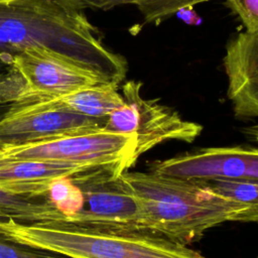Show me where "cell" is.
Returning a JSON list of instances; mask_svg holds the SVG:
<instances>
[{
  "instance_id": "cell-11",
  "label": "cell",
  "mask_w": 258,
  "mask_h": 258,
  "mask_svg": "<svg viewBox=\"0 0 258 258\" xmlns=\"http://www.w3.org/2000/svg\"><path fill=\"white\" fill-rule=\"evenodd\" d=\"M56 99L68 109L93 118H107L124 104L118 86L112 84H96Z\"/></svg>"
},
{
  "instance_id": "cell-10",
  "label": "cell",
  "mask_w": 258,
  "mask_h": 258,
  "mask_svg": "<svg viewBox=\"0 0 258 258\" xmlns=\"http://www.w3.org/2000/svg\"><path fill=\"white\" fill-rule=\"evenodd\" d=\"M223 67L235 116L258 118V30H245L230 39Z\"/></svg>"
},
{
  "instance_id": "cell-19",
  "label": "cell",
  "mask_w": 258,
  "mask_h": 258,
  "mask_svg": "<svg viewBox=\"0 0 258 258\" xmlns=\"http://www.w3.org/2000/svg\"><path fill=\"white\" fill-rule=\"evenodd\" d=\"M151 1H155V0H85L83 3V7L108 10V9H111V8H113L115 6H119V5L135 4L138 6V5L148 3Z\"/></svg>"
},
{
  "instance_id": "cell-21",
  "label": "cell",
  "mask_w": 258,
  "mask_h": 258,
  "mask_svg": "<svg viewBox=\"0 0 258 258\" xmlns=\"http://www.w3.org/2000/svg\"><path fill=\"white\" fill-rule=\"evenodd\" d=\"M243 132L250 140L258 142V124L243 129Z\"/></svg>"
},
{
  "instance_id": "cell-22",
  "label": "cell",
  "mask_w": 258,
  "mask_h": 258,
  "mask_svg": "<svg viewBox=\"0 0 258 258\" xmlns=\"http://www.w3.org/2000/svg\"><path fill=\"white\" fill-rule=\"evenodd\" d=\"M58 2H61V3H64V4H69L71 6H74L76 8H79V9H83V3L85 0H56Z\"/></svg>"
},
{
  "instance_id": "cell-14",
  "label": "cell",
  "mask_w": 258,
  "mask_h": 258,
  "mask_svg": "<svg viewBox=\"0 0 258 258\" xmlns=\"http://www.w3.org/2000/svg\"><path fill=\"white\" fill-rule=\"evenodd\" d=\"M47 196L56 210L66 218L62 222L70 220L82 207V192L70 175L52 179L48 184Z\"/></svg>"
},
{
  "instance_id": "cell-15",
  "label": "cell",
  "mask_w": 258,
  "mask_h": 258,
  "mask_svg": "<svg viewBox=\"0 0 258 258\" xmlns=\"http://www.w3.org/2000/svg\"><path fill=\"white\" fill-rule=\"evenodd\" d=\"M25 95V84L14 69L0 70V120H2Z\"/></svg>"
},
{
  "instance_id": "cell-3",
  "label": "cell",
  "mask_w": 258,
  "mask_h": 258,
  "mask_svg": "<svg viewBox=\"0 0 258 258\" xmlns=\"http://www.w3.org/2000/svg\"><path fill=\"white\" fill-rule=\"evenodd\" d=\"M0 233L69 258H206L185 244L145 229L81 228L0 217Z\"/></svg>"
},
{
  "instance_id": "cell-20",
  "label": "cell",
  "mask_w": 258,
  "mask_h": 258,
  "mask_svg": "<svg viewBox=\"0 0 258 258\" xmlns=\"http://www.w3.org/2000/svg\"><path fill=\"white\" fill-rule=\"evenodd\" d=\"M176 13L179 14V17L187 24H197L199 21L198 14L194 11L192 7H183L179 9Z\"/></svg>"
},
{
  "instance_id": "cell-1",
  "label": "cell",
  "mask_w": 258,
  "mask_h": 258,
  "mask_svg": "<svg viewBox=\"0 0 258 258\" xmlns=\"http://www.w3.org/2000/svg\"><path fill=\"white\" fill-rule=\"evenodd\" d=\"M34 46L73 60L104 84L119 86L128 71L81 9L56 0H0V70L13 68L14 56Z\"/></svg>"
},
{
  "instance_id": "cell-5",
  "label": "cell",
  "mask_w": 258,
  "mask_h": 258,
  "mask_svg": "<svg viewBox=\"0 0 258 258\" xmlns=\"http://www.w3.org/2000/svg\"><path fill=\"white\" fill-rule=\"evenodd\" d=\"M124 172L115 166H95L71 174L83 202L63 223L81 228L144 229L139 201Z\"/></svg>"
},
{
  "instance_id": "cell-8",
  "label": "cell",
  "mask_w": 258,
  "mask_h": 258,
  "mask_svg": "<svg viewBox=\"0 0 258 258\" xmlns=\"http://www.w3.org/2000/svg\"><path fill=\"white\" fill-rule=\"evenodd\" d=\"M149 171L191 180L234 179L258 181V148L207 147L154 161Z\"/></svg>"
},
{
  "instance_id": "cell-4",
  "label": "cell",
  "mask_w": 258,
  "mask_h": 258,
  "mask_svg": "<svg viewBox=\"0 0 258 258\" xmlns=\"http://www.w3.org/2000/svg\"><path fill=\"white\" fill-rule=\"evenodd\" d=\"M137 159L134 135L105 129L0 147V160L63 162L87 168L115 166L127 171Z\"/></svg>"
},
{
  "instance_id": "cell-9",
  "label": "cell",
  "mask_w": 258,
  "mask_h": 258,
  "mask_svg": "<svg viewBox=\"0 0 258 258\" xmlns=\"http://www.w3.org/2000/svg\"><path fill=\"white\" fill-rule=\"evenodd\" d=\"M13 68L25 84L24 98L51 99L102 83L94 74L45 47H28L14 56Z\"/></svg>"
},
{
  "instance_id": "cell-17",
  "label": "cell",
  "mask_w": 258,
  "mask_h": 258,
  "mask_svg": "<svg viewBox=\"0 0 258 258\" xmlns=\"http://www.w3.org/2000/svg\"><path fill=\"white\" fill-rule=\"evenodd\" d=\"M210 0H155L138 5V9L145 21L155 22L176 13L183 7H192L196 4Z\"/></svg>"
},
{
  "instance_id": "cell-12",
  "label": "cell",
  "mask_w": 258,
  "mask_h": 258,
  "mask_svg": "<svg viewBox=\"0 0 258 258\" xmlns=\"http://www.w3.org/2000/svg\"><path fill=\"white\" fill-rule=\"evenodd\" d=\"M0 217L23 223L62 222L66 220L45 195H17L0 185Z\"/></svg>"
},
{
  "instance_id": "cell-6",
  "label": "cell",
  "mask_w": 258,
  "mask_h": 258,
  "mask_svg": "<svg viewBox=\"0 0 258 258\" xmlns=\"http://www.w3.org/2000/svg\"><path fill=\"white\" fill-rule=\"evenodd\" d=\"M141 87V82L133 80L122 86L124 104L108 116L104 128L134 135L138 158L162 142H192L201 134L203 127L200 124L183 119L157 99H144Z\"/></svg>"
},
{
  "instance_id": "cell-7",
  "label": "cell",
  "mask_w": 258,
  "mask_h": 258,
  "mask_svg": "<svg viewBox=\"0 0 258 258\" xmlns=\"http://www.w3.org/2000/svg\"><path fill=\"white\" fill-rule=\"evenodd\" d=\"M107 118L79 114L56 98H25L0 120V147L101 130L105 128Z\"/></svg>"
},
{
  "instance_id": "cell-2",
  "label": "cell",
  "mask_w": 258,
  "mask_h": 258,
  "mask_svg": "<svg viewBox=\"0 0 258 258\" xmlns=\"http://www.w3.org/2000/svg\"><path fill=\"white\" fill-rule=\"evenodd\" d=\"M136 195L145 230L182 244L200 239L206 231L226 222L255 223L248 206L213 191L205 181L151 171H125Z\"/></svg>"
},
{
  "instance_id": "cell-16",
  "label": "cell",
  "mask_w": 258,
  "mask_h": 258,
  "mask_svg": "<svg viewBox=\"0 0 258 258\" xmlns=\"http://www.w3.org/2000/svg\"><path fill=\"white\" fill-rule=\"evenodd\" d=\"M0 258H69L60 253L15 241L0 233Z\"/></svg>"
},
{
  "instance_id": "cell-18",
  "label": "cell",
  "mask_w": 258,
  "mask_h": 258,
  "mask_svg": "<svg viewBox=\"0 0 258 258\" xmlns=\"http://www.w3.org/2000/svg\"><path fill=\"white\" fill-rule=\"evenodd\" d=\"M226 5L240 18L246 31L258 30V0H226Z\"/></svg>"
},
{
  "instance_id": "cell-13",
  "label": "cell",
  "mask_w": 258,
  "mask_h": 258,
  "mask_svg": "<svg viewBox=\"0 0 258 258\" xmlns=\"http://www.w3.org/2000/svg\"><path fill=\"white\" fill-rule=\"evenodd\" d=\"M216 194L248 206L258 223V181L213 179L205 181Z\"/></svg>"
}]
</instances>
